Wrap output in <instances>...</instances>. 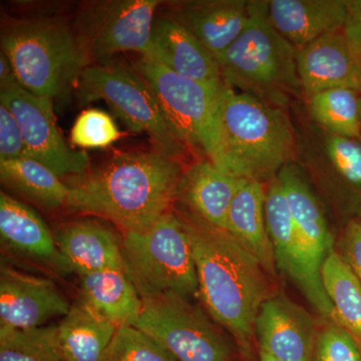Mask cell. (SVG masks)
I'll use <instances>...</instances> for the list:
<instances>
[{"instance_id":"cell-1","label":"cell","mask_w":361,"mask_h":361,"mask_svg":"<svg viewBox=\"0 0 361 361\" xmlns=\"http://www.w3.org/2000/svg\"><path fill=\"white\" fill-rule=\"evenodd\" d=\"M183 174L177 158L158 151L120 154L78 176L66 207L111 221L123 234L144 231L170 212Z\"/></svg>"},{"instance_id":"cell-2","label":"cell","mask_w":361,"mask_h":361,"mask_svg":"<svg viewBox=\"0 0 361 361\" xmlns=\"http://www.w3.org/2000/svg\"><path fill=\"white\" fill-rule=\"evenodd\" d=\"M180 217L191 240L199 295L214 322L247 353L259 311L271 296L267 272L229 232L190 212Z\"/></svg>"},{"instance_id":"cell-3","label":"cell","mask_w":361,"mask_h":361,"mask_svg":"<svg viewBox=\"0 0 361 361\" xmlns=\"http://www.w3.org/2000/svg\"><path fill=\"white\" fill-rule=\"evenodd\" d=\"M221 168L241 179H274L296 158V130L285 109L223 85L219 99Z\"/></svg>"},{"instance_id":"cell-4","label":"cell","mask_w":361,"mask_h":361,"mask_svg":"<svg viewBox=\"0 0 361 361\" xmlns=\"http://www.w3.org/2000/svg\"><path fill=\"white\" fill-rule=\"evenodd\" d=\"M296 52V47L270 25L266 1H251L248 25L217 63L225 85L286 110L303 94Z\"/></svg>"},{"instance_id":"cell-5","label":"cell","mask_w":361,"mask_h":361,"mask_svg":"<svg viewBox=\"0 0 361 361\" xmlns=\"http://www.w3.org/2000/svg\"><path fill=\"white\" fill-rule=\"evenodd\" d=\"M0 44L18 84L51 101L66 94L90 63L77 35L56 18L8 20Z\"/></svg>"},{"instance_id":"cell-6","label":"cell","mask_w":361,"mask_h":361,"mask_svg":"<svg viewBox=\"0 0 361 361\" xmlns=\"http://www.w3.org/2000/svg\"><path fill=\"white\" fill-rule=\"evenodd\" d=\"M123 251L126 271L142 298L199 295L191 240L184 222L172 211L144 231L125 233Z\"/></svg>"},{"instance_id":"cell-7","label":"cell","mask_w":361,"mask_h":361,"mask_svg":"<svg viewBox=\"0 0 361 361\" xmlns=\"http://www.w3.org/2000/svg\"><path fill=\"white\" fill-rule=\"evenodd\" d=\"M135 70L146 80L171 128L185 146L199 149L221 168L220 89L183 77L155 61L142 58ZM223 87V85H222Z\"/></svg>"},{"instance_id":"cell-8","label":"cell","mask_w":361,"mask_h":361,"mask_svg":"<svg viewBox=\"0 0 361 361\" xmlns=\"http://www.w3.org/2000/svg\"><path fill=\"white\" fill-rule=\"evenodd\" d=\"M87 101L103 99L132 132L146 134L157 151L179 158L187 147L171 128L153 90L135 68L109 63L89 66L80 78Z\"/></svg>"},{"instance_id":"cell-9","label":"cell","mask_w":361,"mask_h":361,"mask_svg":"<svg viewBox=\"0 0 361 361\" xmlns=\"http://www.w3.org/2000/svg\"><path fill=\"white\" fill-rule=\"evenodd\" d=\"M135 326L160 342L177 361H230L231 348L212 320L189 298L161 294L142 298Z\"/></svg>"},{"instance_id":"cell-10","label":"cell","mask_w":361,"mask_h":361,"mask_svg":"<svg viewBox=\"0 0 361 361\" xmlns=\"http://www.w3.org/2000/svg\"><path fill=\"white\" fill-rule=\"evenodd\" d=\"M158 0H121L99 4L82 21L78 39L89 61L111 63L120 52L148 56Z\"/></svg>"},{"instance_id":"cell-11","label":"cell","mask_w":361,"mask_h":361,"mask_svg":"<svg viewBox=\"0 0 361 361\" xmlns=\"http://www.w3.org/2000/svg\"><path fill=\"white\" fill-rule=\"evenodd\" d=\"M0 104L16 116L25 137L26 158L39 161L59 178L87 172L89 157L66 145L59 133L51 99L13 84L0 90Z\"/></svg>"},{"instance_id":"cell-12","label":"cell","mask_w":361,"mask_h":361,"mask_svg":"<svg viewBox=\"0 0 361 361\" xmlns=\"http://www.w3.org/2000/svg\"><path fill=\"white\" fill-rule=\"evenodd\" d=\"M298 128L295 160L324 180L361 220V140L330 134L312 120Z\"/></svg>"},{"instance_id":"cell-13","label":"cell","mask_w":361,"mask_h":361,"mask_svg":"<svg viewBox=\"0 0 361 361\" xmlns=\"http://www.w3.org/2000/svg\"><path fill=\"white\" fill-rule=\"evenodd\" d=\"M265 215L276 268L290 278L323 318L334 322V306L323 287L322 274L313 267L299 238L288 201L276 177L266 191Z\"/></svg>"},{"instance_id":"cell-14","label":"cell","mask_w":361,"mask_h":361,"mask_svg":"<svg viewBox=\"0 0 361 361\" xmlns=\"http://www.w3.org/2000/svg\"><path fill=\"white\" fill-rule=\"evenodd\" d=\"M71 304L49 278L35 276L2 261L0 267V327L30 329L68 314Z\"/></svg>"},{"instance_id":"cell-15","label":"cell","mask_w":361,"mask_h":361,"mask_svg":"<svg viewBox=\"0 0 361 361\" xmlns=\"http://www.w3.org/2000/svg\"><path fill=\"white\" fill-rule=\"evenodd\" d=\"M0 241L11 255L25 259L59 275L73 274L47 223L30 206L0 192Z\"/></svg>"},{"instance_id":"cell-16","label":"cell","mask_w":361,"mask_h":361,"mask_svg":"<svg viewBox=\"0 0 361 361\" xmlns=\"http://www.w3.org/2000/svg\"><path fill=\"white\" fill-rule=\"evenodd\" d=\"M255 334L261 353L281 361H312L314 325L303 308L282 294L261 306Z\"/></svg>"},{"instance_id":"cell-17","label":"cell","mask_w":361,"mask_h":361,"mask_svg":"<svg viewBox=\"0 0 361 361\" xmlns=\"http://www.w3.org/2000/svg\"><path fill=\"white\" fill-rule=\"evenodd\" d=\"M297 71L306 99L323 90H361V73L343 28L297 49Z\"/></svg>"},{"instance_id":"cell-18","label":"cell","mask_w":361,"mask_h":361,"mask_svg":"<svg viewBox=\"0 0 361 361\" xmlns=\"http://www.w3.org/2000/svg\"><path fill=\"white\" fill-rule=\"evenodd\" d=\"M142 58L215 89L224 85L216 59L175 18H155L151 47Z\"/></svg>"},{"instance_id":"cell-19","label":"cell","mask_w":361,"mask_h":361,"mask_svg":"<svg viewBox=\"0 0 361 361\" xmlns=\"http://www.w3.org/2000/svg\"><path fill=\"white\" fill-rule=\"evenodd\" d=\"M54 235L78 276L108 269L126 271L123 238L108 225L84 218L59 225Z\"/></svg>"},{"instance_id":"cell-20","label":"cell","mask_w":361,"mask_h":361,"mask_svg":"<svg viewBox=\"0 0 361 361\" xmlns=\"http://www.w3.org/2000/svg\"><path fill=\"white\" fill-rule=\"evenodd\" d=\"M175 20L185 26L217 61L250 20L251 1L195 0L176 4Z\"/></svg>"},{"instance_id":"cell-21","label":"cell","mask_w":361,"mask_h":361,"mask_svg":"<svg viewBox=\"0 0 361 361\" xmlns=\"http://www.w3.org/2000/svg\"><path fill=\"white\" fill-rule=\"evenodd\" d=\"M266 16L278 33L300 49L344 28L348 11L345 0H268Z\"/></svg>"},{"instance_id":"cell-22","label":"cell","mask_w":361,"mask_h":361,"mask_svg":"<svg viewBox=\"0 0 361 361\" xmlns=\"http://www.w3.org/2000/svg\"><path fill=\"white\" fill-rule=\"evenodd\" d=\"M288 201L299 238L316 271L334 250V241L326 218L307 178L298 164H287L276 176Z\"/></svg>"},{"instance_id":"cell-23","label":"cell","mask_w":361,"mask_h":361,"mask_svg":"<svg viewBox=\"0 0 361 361\" xmlns=\"http://www.w3.org/2000/svg\"><path fill=\"white\" fill-rule=\"evenodd\" d=\"M241 180L211 161H200L185 171L177 199L196 217L226 230L230 206Z\"/></svg>"},{"instance_id":"cell-24","label":"cell","mask_w":361,"mask_h":361,"mask_svg":"<svg viewBox=\"0 0 361 361\" xmlns=\"http://www.w3.org/2000/svg\"><path fill=\"white\" fill-rule=\"evenodd\" d=\"M78 301L116 329L135 326L144 301L125 270L108 269L78 276Z\"/></svg>"},{"instance_id":"cell-25","label":"cell","mask_w":361,"mask_h":361,"mask_svg":"<svg viewBox=\"0 0 361 361\" xmlns=\"http://www.w3.org/2000/svg\"><path fill=\"white\" fill-rule=\"evenodd\" d=\"M266 191L262 182L242 179L233 198L226 231L250 252L267 274L274 275V253L265 215Z\"/></svg>"},{"instance_id":"cell-26","label":"cell","mask_w":361,"mask_h":361,"mask_svg":"<svg viewBox=\"0 0 361 361\" xmlns=\"http://www.w3.org/2000/svg\"><path fill=\"white\" fill-rule=\"evenodd\" d=\"M116 327L78 300L58 325L63 361H102Z\"/></svg>"},{"instance_id":"cell-27","label":"cell","mask_w":361,"mask_h":361,"mask_svg":"<svg viewBox=\"0 0 361 361\" xmlns=\"http://www.w3.org/2000/svg\"><path fill=\"white\" fill-rule=\"evenodd\" d=\"M0 180L7 189L47 211L66 206L70 186L39 161L30 158L0 161Z\"/></svg>"},{"instance_id":"cell-28","label":"cell","mask_w":361,"mask_h":361,"mask_svg":"<svg viewBox=\"0 0 361 361\" xmlns=\"http://www.w3.org/2000/svg\"><path fill=\"white\" fill-rule=\"evenodd\" d=\"M322 279L334 306V322L348 330L361 348V282L336 249L323 262Z\"/></svg>"},{"instance_id":"cell-29","label":"cell","mask_w":361,"mask_h":361,"mask_svg":"<svg viewBox=\"0 0 361 361\" xmlns=\"http://www.w3.org/2000/svg\"><path fill=\"white\" fill-rule=\"evenodd\" d=\"M310 118L330 134L361 140L360 92L353 89L323 90L308 97Z\"/></svg>"},{"instance_id":"cell-30","label":"cell","mask_w":361,"mask_h":361,"mask_svg":"<svg viewBox=\"0 0 361 361\" xmlns=\"http://www.w3.org/2000/svg\"><path fill=\"white\" fill-rule=\"evenodd\" d=\"M0 361H63L58 325L30 329L0 327Z\"/></svg>"},{"instance_id":"cell-31","label":"cell","mask_w":361,"mask_h":361,"mask_svg":"<svg viewBox=\"0 0 361 361\" xmlns=\"http://www.w3.org/2000/svg\"><path fill=\"white\" fill-rule=\"evenodd\" d=\"M102 361H177L167 348L135 326L116 329Z\"/></svg>"},{"instance_id":"cell-32","label":"cell","mask_w":361,"mask_h":361,"mask_svg":"<svg viewBox=\"0 0 361 361\" xmlns=\"http://www.w3.org/2000/svg\"><path fill=\"white\" fill-rule=\"evenodd\" d=\"M121 133L106 111L90 109L78 115L71 130V141L84 149L108 148L118 141Z\"/></svg>"},{"instance_id":"cell-33","label":"cell","mask_w":361,"mask_h":361,"mask_svg":"<svg viewBox=\"0 0 361 361\" xmlns=\"http://www.w3.org/2000/svg\"><path fill=\"white\" fill-rule=\"evenodd\" d=\"M315 361H361V348L348 330L334 322L316 337Z\"/></svg>"},{"instance_id":"cell-34","label":"cell","mask_w":361,"mask_h":361,"mask_svg":"<svg viewBox=\"0 0 361 361\" xmlns=\"http://www.w3.org/2000/svg\"><path fill=\"white\" fill-rule=\"evenodd\" d=\"M26 158L23 130L16 116L0 104V161Z\"/></svg>"},{"instance_id":"cell-35","label":"cell","mask_w":361,"mask_h":361,"mask_svg":"<svg viewBox=\"0 0 361 361\" xmlns=\"http://www.w3.org/2000/svg\"><path fill=\"white\" fill-rule=\"evenodd\" d=\"M336 250L361 282V220L349 221L338 240Z\"/></svg>"},{"instance_id":"cell-36","label":"cell","mask_w":361,"mask_h":361,"mask_svg":"<svg viewBox=\"0 0 361 361\" xmlns=\"http://www.w3.org/2000/svg\"><path fill=\"white\" fill-rule=\"evenodd\" d=\"M348 16L344 33L361 73V0H345Z\"/></svg>"},{"instance_id":"cell-37","label":"cell","mask_w":361,"mask_h":361,"mask_svg":"<svg viewBox=\"0 0 361 361\" xmlns=\"http://www.w3.org/2000/svg\"><path fill=\"white\" fill-rule=\"evenodd\" d=\"M13 84H18L16 73L11 66V61L6 58L4 52L0 54V87H8Z\"/></svg>"},{"instance_id":"cell-38","label":"cell","mask_w":361,"mask_h":361,"mask_svg":"<svg viewBox=\"0 0 361 361\" xmlns=\"http://www.w3.org/2000/svg\"><path fill=\"white\" fill-rule=\"evenodd\" d=\"M260 361H281L278 360L276 358L272 357V356L266 355L264 353L260 351Z\"/></svg>"},{"instance_id":"cell-39","label":"cell","mask_w":361,"mask_h":361,"mask_svg":"<svg viewBox=\"0 0 361 361\" xmlns=\"http://www.w3.org/2000/svg\"><path fill=\"white\" fill-rule=\"evenodd\" d=\"M360 125H361V90L360 92Z\"/></svg>"}]
</instances>
